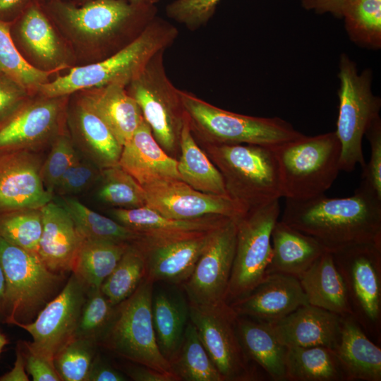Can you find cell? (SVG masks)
Returning a JSON list of instances; mask_svg holds the SVG:
<instances>
[{
	"mask_svg": "<svg viewBox=\"0 0 381 381\" xmlns=\"http://www.w3.org/2000/svg\"><path fill=\"white\" fill-rule=\"evenodd\" d=\"M281 221L316 239L327 251L381 241V198L360 183L353 195L325 194L304 200L286 199Z\"/></svg>",
	"mask_w": 381,
	"mask_h": 381,
	"instance_id": "1",
	"label": "cell"
},
{
	"mask_svg": "<svg viewBox=\"0 0 381 381\" xmlns=\"http://www.w3.org/2000/svg\"><path fill=\"white\" fill-rule=\"evenodd\" d=\"M177 34L176 28L167 22L151 20L115 54L100 61L73 68L42 85L37 92L43 97H57L112 84L127 87L154 55L172 44Z\"/></svg>",
	"mask_w": 381,
	"mask_h": 381,
	"instance_id": "2",
	"label": "cell"
},
{
	"mask_svg": "<svg viewBox=\"0 0 381 381\" xmlns=\"http://www.w3.org/2000/svg\"><path fill=\"white\" fill-rule=\"evenodd\" d=\"M193 135L205 145L253 144L274 147L304 134L277 117L239 114L217 107L193 94L179 90Z\"/></svg>",
	"mask_w": 381,
	"mask_h": 381,
	"instance_id": "3",
	"label": "cell"
},
{
	"mask_svg": "<svg viewBox=\"0 0 381 381\" xmlns=\"http://www.w3.org/2000/svg\"><path fill=\"white\" fill-rule=\"evenodd\" d=\"M282 197L304 200L325 194L337 179L341 144L335 131L302 137L272 147Z\"/></svg>",
	"mask_w": 381,
	"mask_h": 381,
	"instance_id": "4",
	"label": "cell"
},
{
	"mask_svg": "<svg viewBox=\"0 0 381 381\" xmlns=\"http://www.w3.org/2000/svg\"><path fill=\"white\" fill-rule=\"evenodd\" d=\"M229 195L247 209L282 198L278 165L272 147L253 144L205 145Z\"/></svg>",
	"mask_w": 381,
	"mask_h": 381,
	"instance_id": "5",
	"label": "cell"
},
{
	"mask_svg": "<svg viewBox=\"0 0 381 381\" xmlns=\"http://www.w3.org/2000/svg\"><path fill=\"white\" fill-rule=\"evenodd\" d=\"M337 92L339 112L336 135L341 144L340 171L351 172L357 164H366L362 142L372 122L380 116L381 99L372 90L373 71L359 72L357 65L346 53L339 56Z\"/></svg>",
	"mask_w": 381,
	"mask_h": 381,
	"instance_id": "6",
	"label": "cell"
},
{
	"mask_svg": "<svg viewBox=\"0 0 381 381\" xmlns=\"http://www.w3.org/2000/svg\"><path fill=\"white\" fill-rule=\"evenodd\" d=\"M0 262L6 279L4 321L15 325L32 322L56 295L66 275L52 272L37 254L1 236Z\"/></svg>",
	"mask_w": 381,
	"mask_h": 381,
	"instance_id": "7",
	"label": "cell"
},
{
	"mask_svg": "<svg viewBox=\"0 0 381 381\" xmlns=\"http://www.w3.org/2000/svg\"><path fill=\"white\" fill-rule=\"evenodd\" d=\"M153 284L144 277L135 291L116 306L99 343L136 364L174 374L157 343L152 315Z\"/></svg>",
	"mask_w": 381,
	"mask_h": 381,
	"instance_id": "8",
	"label": "cell"
},
{
	"mask_svg": "<svg viewBox=\"0 0 381 381\" xmlns=\"http://www.w3.org/2000/svg\"><path fill=\"white\" fill-rule=\"evenodd\" d=\"M162 50L154 55L142 72L126 87L143 117L162 149L175 158L186 115L176 88L167 77Z\"/></svg>",
	"mask_w": 381,
	"mask_h": 381,
	"instance_id": "9",
	"label": "cell"
},
{
	"mask_svg": "<svg viewBox=\"0 0 381 381\" xmlns=\"http://www.w3.org/2000/svg\"><path fill=\"white\" fill-rule=\"evenodd\" d=\"M344 283L353 317L366 334L380 341L381 241L332 252Z\"/></svg>",
	"mask_w": 381,
	"mask_h": 381,
	"instance_id": "10",
	"label": "cell"
},
{
	"mask_svg": "<svg viewBox=\"0 0 381 381\" xmlns=\"http://www.w3.org/2000/svg\"><path fill=\"white\" fill-rule=\"evenodd\" d=\"M279 214V200H275L249 209L236 220L235 255L225 299L227 303L247 296L266 276L272 256V231Z\"/></svg>",
	"mask_w": 381,
	"mask_h": 381,
	"instance_id": "11",
	"label": "cell"
},
{
	"mask_svg": "<svg viewBox=\"0 0 381 381\" xmlns=\"http://www.w3.org/2000/svg\"><path fill=\"white\" fill-rule=\"evenodd\" d=\"M189 320L224 381L263 378L260 368L248 356L237 328L238 315L223 302L211 306L188 303Z\"/></svg>",
	"mask_w": 381,
	"mask_h": 381,
	"instance_id": "12",
	"label": "cell"
},
{
	"mask_svg": "<svg viewBox=\"0 0 381 381\" xmlns=\"http://www.w3.org/2000/svg\"><path fill=\"white\" fill-rule=\"evenodd\" d=\"M215 229L171 234H140L133 243L144 258L145 278L152 283L164 282L182 285L190 276Z\"/></svg>",
	"mask_w": 381,
	"mask_h": 381,
	"instance_id": "13",
	"label": "cell"
},
{
	"mask_svg": "<svg viewBox=\"0 0 381 381\" xmlns=\"http://www.w3.org/2000/svg\"><path fill=\"white\" fill-rule=\"evenodd\" d=\"M87 290L71 273L63 289L50 300L30 322L16 326L32 338L24 342L26 350L54 361V356L75 337Z\"/></svg>",
	"mask_w": 381,
	"mask_h": 381,
	"instance_id": "14",
	"label": "cell"
},
{
	"mask_svg": "<svg viewBox=\"0 0 381 381\" xmlns=\"http://www.w3.org/2000/svg\"><path fill=\"white\" fill-rule=\"evenodd\" d=\"M236 220L217 227L190 276L181 285L188 303L211 306L226 302L236 243Z\"/></svg>",
	"mask_w": 381,
	"mask_h": 381,
	"instance_id": "15",
	"label": "cell"
},
{
	"mask_svg": "<svg viewBox=\"0 0 381 381\" xmlns=\"http://www.w3.org/2000/svg\"><path fill=\"white\" fill-rule=\"evenodd\" d=\"M143 188L146 206L168 218L194 220L225 217L237 220L248 210L229 196L196 190L181 180L159 181Z\"/></svg>",
	"mask_w": 381,
	"mask_h": 381,
	"instance_id": "16",
	"label": "cell"
},
{
	"mask_svg": "<svg viewBox=\"0 0 381 381\" xmlns=\"http://www.w3.org/2000/svg\"><path fill=\"white\" fill-rule=\"evenodd\" d=\"M65 97L30 98L0 125V149L37 151L62 133Z\"/></svg>",
	"mask_w": 381,
	"mask_h": 381,
	"instance_id": "17",
	"label": "cell"
},
{
	"mask_svg": "<svg viewBox=\"0 0 381 381\" xmlns=\"http://www.w3.org/2000/svg\"><path fill=\"white\" fill-rule=\"evenodd\" d=\"M42 162L36 151L0 149V214L42 208L53 200L42 181Z\"/></svg>",
	"mask_w": 381,
	"mask_h": 381,
	"instance_id": "18",
	"label": "cell"
},
{
	"mask_svg": "<svg viewBox=\"0 0 381 381\" xmlns=\"http://www.w3.org/2000/svg\"><path fill=\"white\" fill-rule=\"evenodd\" d=\"M61 13L67 32L74 40L100 44L123 31L135 9L123 0H92L80 7L64 6Z\"/></svg>",
	"mask_w": 381,
	"mask_h": 381,
	"instance_id": "19",
	"label": "cell"
},
{
	"mask_svg": "<svg viewBox=\"0 0 381 381\" xmlns=\"http://www.w3.org/2000/svg\"><path fill=\"white\" fill-rule=\"evenodd\" d=\"M308 303L298 278L271 274L247 296L229 305L238 316L270 324Z\"/></svg>",
	"mask_w": 381,
	"mask_h": 381,
	"instance_id": "20",
	"label": "cell"
},
{
	"mask_svg": "<svg viewBox=\"0 0 381 381\" xmlns=\"http://www.w3.org/2000/svg\"><path fill=\"white\" fill-rule=\"evenodd\" d=\"M11 37L23 57L37 68L54 72L66 64V53L45 16L36 7L11 23Z\"/></svg>",
	"mask_w": 381,
	"mask_h": 381,
	"instance_id": "21",
	"label": "cell"
},
{
	"mask_svg": "<svg viewBox=\"0 0 381 381\" xmlns=\"http://www.w3.org/2000/svg\"><path fill=\"white\" fill-rule=\"evenodd\" d=\"M341 320V316L308 303L268 325L287 347L322 346L334 349L340 338Z\"/></svg>",
	"mask_w": 381,
	"mask_h": 381,
	"instance_id": "22",
	"label": "cell"
},
{
	"mask_svg": "<svg viewBox=\"0 0 381 381\" xmlns=\"http://www.w3.org/2000/svg\"><path fill=\"white\" fill-rule=\"evenodd\" d=\"M118 164L143 187L163 181L181 180L178 160L158 144L145 120L123 144Z\"/></svg>",
	"mask_w": 381,
	"mask_h": 381,
	"instance_id": "23",
	"label": "cell"
},
{
	"mask_svg": "<svg viewBox=\"0 0 381 381\" xmlns=\"http://www.w3.org/2000/svg\"><path fill=\"white\" fill-rule=\"evenodd\" d=\"M43 229L37 255L52 272L66 275L71 272L84 240L71 217L52 200L42 207Z\"/></svg>",
	"mask_w": 381,
	"mask_h": 381,
	"instance_id": "24",
	"label": "cell"
},
{
	"mask_svg": "<svg viewBox=\"0 0 381 381\" xmlns=\"http://www.w3.org/2000/svg\"><path fill=\"white\" fill-rule=\"evenodd\" d=\"M72 141L77 150L100 169L118 164L122 145L107 124L82 100L68 113Z\"/></svg>",
	"mask_w": 381,
	"mask_h": 381,
	"instance_id": "25",
	"label": "cell"
},
{
	"mask_svg": "<svg viewBox=\"0 0 381 381\" xmlns=\"http://www.w3.org/2000/svg\"><path fill=\"white\" fill-rule=\"evenodd\" d=\"M80 97L107 124L123 146L144 121L126 87L112 84L82 91Z\"/></svg>",
	"mask_w": 381,
	"mask_h": 381,
	"instance_id": "26",
	"label": "cell"
},
{
	"mask_svg": "<svg viewBox=\"0 0 381 381\" xmlns=\"http://www.w3.org/2000/svg\"><path fill=\"white\" fill-rule=\"evenodd\" d=\"M334 350L346 381L381 380V349L352 315L341 317L340 338Z\"/></svg>",
	"mask_w": 381,
	"mask_h": 381,
	"instance_id": "27",
	"label": "cell"
},
{
	"mask_svg": "<svg viewBox=\"0 0 381 381\" xmlns=\"http://www.w3.org/2000/svg\"><path fill=\"white\" fill-rule=\"evenodd\" d=\"M272 256L265 274H283L299 279L327 250L314 238L280 219L271 234Z\"/></svg>",
	"mask_w": 381,
	"mask_h": 381,
	"instance_id": "28",
	"label": "cell"
},
{
	"mask_svg": "<svg viewBox=\"0 0 381 381\" xmlns=\"http://www.w3.org/2000/svg\"><path fill=\"white\" fill-rule=\"evenodd\" d=\"M298 279L309 304L341 317L353 316L344 283L331 252L321 255Z\"/></svg>",
	"mask_w": 381,
	"mask_h": 381,
	"instance_id": "29",
	"label": "cell"
},
{
	"mask_svg": "<svg viewBox=\"0 0 381 381\" xmlns=\"http://www.w3.org/2000/svg\"><path fill=\"white\" fill-rule=\"evenodd\" d=\"M238 333L248 356L273 381H286L288 347L276 337L268 324L238 316Z\"/></svg>",
	"mask_w": 381,
	"mask_h": 381,
	"instance_id": "30",
	"label": "cell"
},
{
	"mask_svg": "<svg viewBox=\"0 0 381 381\" xmlns=\"http://www.w3.org/2000/svg\"><path fill=\"white\" fill-rule=\"evenodd\" d=\"M179 152L177 169L182 181L205 193L229 196L221 173L197 144L186 117L181 132Z\"/></svg>",
	"mask_w": 381,
	"mask_h": 381,
	"instance_id": "31",
	"label": "cell"
},
{
	"mask_svg": "<svg viewBox=\"0 0 381 381\" xmlns=\"http://www.w3.org/2000/svg\"><path fill=\"white\" fill-rule=\"evenodd\" d=\"M152 315L157 345L169 362L180 346L188 324V303L178 294L164 290L152 292Z\"/></svg>",
	"mask_w": 381,
	"mask_h": 381,
	"instance_id": "32",
	"label": "cell"
},
{
	"mask_svg": "<svg viewBox=\"0 0 381 381\" xmlns=\"http://www.w3.org/2000/svg\"><path fill=\"white\" fill-rule=\"evenodd\" d=\"M131 243L84 238L71 273L87 291L99 289Z\"/></svg>",
	"mask_w": 381,
	"mask_h": 381,
	"instance_id": "33",
	"label": "cell"
},
{
	"mask_svg": "<svg viewBox=\"0 0 381 381\" xmlns=\"http://www.w3.org/2000/svg\"><path fill=\"white\" fill-rule=\"evenodd\" d=\"M286 381H346L335 350L315 346L288 347Z\"/></svg>",
	"mask_w": 381,
	"mask_h": 381,
	"instance_id": "34",
	"label": "cell"
},
{
	"mask_svg": "<svg viewBox=\"0 0 381 381\" xmlns=\"http://www.w3.org/2000/svg\"><path fill=\"white\" fill-rule=\"evenodd\" d=\"M109 213L116 221L139 234L209 231L217 228L229 219L225 217H212L179 220L166 217L147 206L129 209L114 208Z\"/></svg>",
	"mask_w": 381,
	"mask_h": 381,
	"instance_id": "35",
	"label": "cell"
},
{
	"mask_svg": "<svg viewBox=\"0 0 381 381\" xmlns=\"http://www.w3.org/2000/svg\"><path fill=\"white\" fill-rule=\"evenodd\" d=\"M169 363L179 380L224 381L190 320L180 346Z\"/></svg>",
	"mask_w": 381,
	"mask_h": 381,
	"instance_id": "36",
	"label": "cell"
},
{
	"mask_svg": "<svg viewBox=\"0 0 381 381\" xmlns=\"http://www.w3.org/2000/svg\"><path fill=\"white\" fill-rule=\"evenodd\" d=\"M84 238L133 243L140 234L91 210L78 200L64 197L60 200Z\"/></svg>",
	"mask_w": 381,
	"mask_h": 381,
	"instance_id": "37",
	"label": "cell"
},
{
	"mask_svg": "<svg viewBox=\"0 0 381 381\" xmlns=\"http://www.w3.org/2000/svg\"><path fill=\"white\" fill-rule=\"evenodd\" d=\"M341 19L353 43L367 49L381 48V0H347Z\"/></svg>",
	"mask_w": 381,
	"mask_h": 381,
	"instance_id": "38",
	"label": "cell"
},
{
	"mask_svg": "<svg viewBox=\"0 0 381 381\" xmlns=\"http://www.w3.org/2000/svg\"><path fill=\"white\" fill-rule=\"evenodd\" d=\"M11 23L0 20V74L8 77L30 93L49 82L52 72L30 64L16 46L10 32Z\"/></svg>",
	"mask_w": 381,
	"mask_h": 381,
	"instance_id": "39",
	"label": "cell"
},
{
	"mask_svg": "<svg viewBox=\"0 0 381 381\" xmlns=\"http://www.w3.org/2000/svg\"><path fill=\"white\" fill-rule=\"evenodd\" d=\"M145 275L143 254L133 243H131L113 271L102 282L101 291L116 306L135 291Z\"/></svg>",
	"mask_w": 381,
	"mask_h": 381,
	"instance_id": "40",
	"label": "cell"
},
{
	"mask_svg": "<svg viewBox=\"0 0 381 381\" xmlns=\"http://www.w3.org/2000/svg\"><path fill=\"white\" fill-rule=\"evenodd\" d=\"M97 198L115 208L146 206L143 187L119 164L101 169Z\"/></svg>",
	"mask_w": 381,
	"mask_h": 381,
	"instance_id": "41",
	"label": "cell"
},
{
	"mask_svg": "<svg viewBox=\"0 0 381 381\" xmlns=\"http://www.w3.org/2000/svg\"><path fill=\"white\" fill-rule=\"evenodd\" d=\"M43 229L42 208H28L0 214V236L10 243L37 254Z\"/></svg>",
	"mask_w": 381,
	"mask_h": 381,
	"instance_id": "42",
	"label": "cell"
},
{
	"mask_svg": "<svg viewBox=\"0 0 381 381\" xmlns=\"http://www.w3.org/2000/svg\"><path fill=\"white\" fill-rule=\"evenodd\" d=\"M97 344L89 339L74 337L59 350L54 364L61 381H86Z\"/></svg>",
	"mask_w": 381,
	"mask_h": 381,
	"instance_id": "43",
	"label": "cell"
},
{
	"mask_svg": "<svg viewBox=\"0 0 381 381\" xmlns=\"http://www.w3.org/2000/svg\"><path fill=\"white\" fill-rule=\"evenodd\" d=\"M115 307L100 289L87 291L75 337L89 339L99 344L111 321Z\"/></svg>",
	"mask_w": 381,
	"mask_h": 381,
	"instance_id": "44",
	"label": "cell"
},
{
	"mask_svg": "<svg viewBox=\"0 0 381 381\" xmlns=\"http://www.w3.org/2000/svg\"><path fill=\"white\" fill-rule=\"evenodd\" d=\"M80 159L71 138L63 132L57 135L41 167V178L47 190L53 194L64 174Z\"/></svg>",
	"mask_w": 381,
	"mask_h": 381,
	"instance_id": "45",
	"label": "cell"
},
{
	"mask_svg": "<svg viewBox=\"0 0 381 381\" xmlns=\"http://www.w3.org/2000/svg\"><path fill=\"white\" fill-rule=\"evenodd\" d=\"M221 0H175L167 8V15L190 29L206 23Z\"/></svg>",
	"mask_w": 381,
	"mask_h": 381,
	"instance_id": "46",
	"label": "cell"
},
{
	"mask_svg": "<svg viewBox=\"0 0 381 381\" xmlns=\"http://www.w3.org/2000/svg\"><path fill=\"white\" fill-rule=\"evenodd\" d=\"M370 156L368 164L363 169L361 184L372 190L381 198V119H375L367 129Z\"/></svg>",
	"mask_w": 381,
	"mask_h": 381,
	"instance_id": "47",
	"label": "cell"
},
{
	"mask_svg": "<svg viewBox=\"0 0 381 381\" xmlns=\"http://www.w3.org/2000/svg\"><path fill=\"white\" fill-rule=\"evenodd\" d=\"M100 174V169L80 159L64 174L54 191L62 195L80 193L99 181Z\"/></svg>",
	"mask_w": 381,
	"mask_h": 381,
	"instance_id": "48",
	"label": "cell"
},
{
	"mask_svg": "<svg viewBox=\"0 0 381 381\" xmlns=\"http://www.w3.org/2000/svg\"><path fill=\"white\" fill-rule=\"evenodd\" d=\"M30 98V93L25 88L8 77L0 74V125Z\"/></svg>",
	"mask_w": 381,
	"mask_h": 381,
	"instance_id": "49",
	"label": "cell"
},
{
	"mask_svg": "<svg viewBox=\"0 0 381 381\" xmlns=\"http://www.w3.org/2000/svg\"><path fill=\"white\" fill-rule=\"evenodd\" d=\"M25 350V368L33 381H61L54 361Z\"/></svg>",
	"mask_w": 381,
	"mask_h": 381,
	"instance_id": "50",
	"label": "cell"
},
{
	"mask_svg": "<svg viewBox=\"0 0 381 381\" xmlns=\"http://www.w3.org/2000/svg\"><path fill=\"white\" fill-rule=\"evenodd\" d=\"M126 376L109 364L95 356L86 381H125Z\"/></svg>",
	"mask_w": 381,
	"mask_h": 381,
	"instance_id": "51",
	"label": "cell"
},
{
	"mask_svg": "<svg viewBox=\"0 0 381 381\" xmlns=\"http://www.w3.org/2000/svg\"><path fill=\"white\" fill-rule=\"evenodd\" d=\"M347 0H300L301 6L307 11L322 15L325 13L341 19V12Z\"/></svg>",
	"mask_w": 381,
	"mask_h": 381,
	"instance_id": "52",
	"label": "cell"
},
{
	"mask_svg": "<svg viewBox=\"0 0 381 381\" xmlns=\"http://www.w3.org/2000/svg\"><path fill=\"white\" fill-rule=\"evenodd\" d=\"M128 368L127 374L135 381H179V378L171 373H165L153 368L137 364Z\"/></svg>",
	"mask_w": 381,
	"mask_h": 381,
	"instance_id": "53",
	"label": "cell"
},
{
	"mask_svg": "<svg viewBox=\"0 0 381 381\" xmlns=\"http://www.w3.org/2000/svg\"><path fill=\"white\" fill-rule=\"evenodd\" d=\"M25 359L20 346L16 351V358L13 368L0 377V381H28Z\"/></svg>",
	"mask_w": 381,
	"mask_h": 381,
	"instance_id": "54",
	"label": "cell"
},
{
	"mask_svg": "<svg viewBox=\"0 0 381 381\" xmlns=\"http://www.w3.org/2000/svg\"><path fill=\"white\" fill-rule=\"evenodd\" d=\"M24 0H0V20L11 23L18 18Z\"/></svg>",
	"mask_w": 381,
	"mask_h": 381,
	"instance_id": "55",
	"label": "cell"
},
{
	"mask_svg": "<svg viewBox=\"0 0 381 381\" xmlns=\"http://www.w3.org/2000/svg\"><path fill=\"white\" fill-rule=\"evenodd\" d=\"M6 292V279L3 267L0 262V319H4V308Z\"/></svg>",
	"mask_w": 381,
	"mask_h": 381,
	"instance_id": "56",
	"label": "cell"
},
{
	"mask_svg": "<svg viewBox=\"0 0 381 381\" xmlns=\"http://www.w3.org/2000/svg\"><path fill=\"white\" fill-rule=\"evenodd\" d=\"M8 342L7 338L0 332V354Z\"/></svg>",
	"mask_w": 381,
	"mask_h": 381,
	"instance_id": "57",
	"label": "cell"
},
{
	"mask_svg": "<svg viewBox=\"0 0 381 381\" xmlns=\"http://www.w3.org/2000/svg\"><path fill=\"white\" fill-rule=\"evenodd\" d=\"M134 4L147 3V0H130Z\"/></svg>",
	"mask_w": 381,
	"mask_h": 381,
	"instance_id": "58",
	"label": "cell"
},
{
	"mask_svg": "<svg viewBox=\"0 0 381 381\" xmlns=\"http://www.w3.org/2000/svg\"><path fill=\"white\" fill-rule=\"evenodd\" d=\"M159 0H147V3H150V4H152L155 2H157Z\"/></svg>",
	"mask_w": 381,
	"mask_h": 381,
	"instance_id": "59",
	"label": "cell"
}]
</instances>
